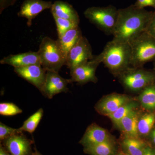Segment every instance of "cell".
<instances>
[{
	"label": "cell",
	"instance_id": "1",
	"mask_svg": "<svg viewBox=\"0 0 155 155\" xmlns=\"http://www.w3.org/2000/svg\"><path fill=\"white\" fill-rule=\"evenodd\" d=\"M153 14V12L140 8L134 5L118 9L113 40L129 43L136 37L145 31Z\"/></svg>",
	"mask_w": 155,
	"mask_h": 155
},
{
	"label": "cell",
	"instance_id": "2",
	"mask_svg": "<svg viewBox=\"0 0 155 155\" xmlns=\"http://www.w3.org/2000/svg\"><path fill=\"white\" fill-rule=\"evenodd\" d=\"M96 56L113 74L119 76L130 67L131 48L129 43L112 40L107 43L102 52Z\"/></svg>",
	"mask_w": 155,
	"mask_h": 155
},
{
	"label": "cell",
	"instance_id": "3",
	"mask_svg": "<svg viewBox=\"0 0 155 155\" xmlns=\"http://www.w3.org/2000/svg\"><path fill=\"white\" fill-rule=\"evenodd\" d=\"M41 65L47 71L59 72L66 65V58L58 45L57 40L48 37L42 39L38 51Z\"/></svg>",
	"mask_w": 155,
	"mask_h": 155
},
{
	"label": "cell",
	"instance_id": "4",
	"mask_svg": "<svg viewBox=\"0 0 155 155\" xmlns=\"http://www.w3.org/2000/svg\"><path fill=\"white\" fill-rule=\"evenodd\" d=\"M131 48L130 66L142 67L155 60V38L144 31L129 43Z\"/></svg>",
	"mask_w": 155,
	"mask_h": 155
},
{
	"label": "cell",
	"instance_id": "5",
	"mask_svg": "<svg viewBox=\"0 0 155 155\" xmlns=\"http://www.w3.org/2000/svg\"><path fill=\"white\" fill-rule=\"evenodd\" d=\"M84 16L91 23L107 35H113L118 18V9L113 5L92 7L87 9Z\"/></svg>",
	"mask_w": 155,
	"mask_h": 155
},
{
	"label": "cell",
	"instance_id": "6",
	"mask_svg": "<svg viewBox=\"0 0 155 155\" xmlns=\"http://www.w3.org/2000/svg\"><path fill=\"white\" fill-rule=\"evenodd\" d=\"M119 76L123 86L134 91L143 89L155 82L154 73L142 67H129Z\"/></svg>",
	"mask_w": 155,
	"mask_h": 155
},
{
	"label": "cell",
	"instance_id": "7",
	"mask_svg": "<svg viewBox=\"0 0 155 155\" xmlns=\"http://www.w3.org/2000/svg\"><path fill=\"white\" fill-rule=\"evenodd\" d=\"M94 55L89 42L86 37L82 36L67 55L66 65L70 71L90 61Z\"/></svg>",
	"mask_w": 155,
	"mask_h": 155
},
{
	"label": "cell",
	"instance_id": "8",
	"mask_svg": "<svg viewBox=\"0 0 155 155\" xmlns=\"http://www.w3.org/2000/svg\"><path fill=\"white\" fill-rule=\"evenodd\" d=\"M101 63L96 55H94L93 58L90 61L78 66L70 71V82H77L80 84H85L89 82L95 83L97 81L96 71Z\"/></svg>",
	"mask_w": 155,
	"mask_h": 155
},
{
	"label": "cell",
	"instance_id": "9",
	"mask_svg": "<svg viewBox=\"0 0 155 155\" xmlns=\"http://www.w3.org/2000/svg\"><path fill=\"white\" fill-rule=\"evenodd\" d=\"M69 83H71L69 79L63 78L58 72L48 71L44 85L41 92L44 96L51 99L58 94L67 92Z\"/></svg>",
	"mask_w": 155,
	"mask_h": 155
},
{
	"label": "cell",
	"instance_id": "10",
	"mask_svg": "<svg viewBox=\"0 0 155 155\" xmlns=\"http://www.w3.org/2000/svg\"><path fill=\"white\" fill-rule=\"evenodd\" d=\"M14 72L27 81L41 92L44 85L47 71L41 65L34 64L27 67L14 68Z\"/></svg>",
	"mask_w": 155,
	"mask_h": 155
},
{
	"label": "cell",
	"instance_id": "11",
	"mask_svg": "<svg viewBox=\"0 0 155 155\" xmlns=\"http://www.w3.org/2000/svg\"><path fill=\"white\" fill-rule=\"evenodd\" d=\"M53 3L43 0H24L17 15L27 19V25L30 26L32 21L43 11L51 9Z\"/></svg>",
	"mask_w": 155,
	"mask_h": 155
},
{
	"label": "cell",
	"instance_id": "12",
	"mask_svg": "<svg viewBox=\"0 0 155 155\" xmlns=\"http://www.w3.org/2000/svg\"><path fill=\"white\" fill-rule=\"evenodd\" d=\"M33 141L22 134H15L4 141V147L11 155H31Z\"/></svg>",
	"mask_w": 155,
	"mask_h": 155
},
{
	"label": "cell",
	"instance_id": "13",
	"mask_svg": "<svg viewBox=\"0 0 155 155\" xmlns=\"http://www.w3.org/2000/svg\"><path fill=\"white\" fill-rule=\"evenodd\" d=\"M130 101V98L126 95L112 94L100 100L95 108L100 114L107 116Z\"/></svg>",
	"mask_w": 155,
	"mask_h": 155
},
{
	"label": "cell",
	"instance_id": "14",
	"mask_svg": "<svg viewBox=\"0 0 155 155\" xmlns=\"http://www.w3.org/2000/svg\"><path fill=\"white\" fill-rule=\"evenodd\" d=\"M2 64H8L14 68L27 67L34 64L41 65L38 52L30 51L16 54H10L0 61Z\"/></svg>",
	"mask_w": 155,
	"mask_h": 155
},
{
	"label": "cell",
	"instance_id": "15",
	"mask_svg": "<svg viewBox=\"0 0 155 155\" xmlns=\"http://www.w3.org/2000/svg\"><path fill=\"white\" fill-rule=\"evenodd\" d=\"M109 140H111V139L108 131L94 123L87 127L79 143L84 147Z\"/></svg>",
	"mask_w": 155,
	"mask_h": 155
},
{
	"label": "cell",
	"instance_id": "16",
	"mask_svg": "<svg viewBox=\"0 0 155 155\" xmlns=\"http://www.w3.org/2000/svg\"><path fill=\"white\" fill-rule=\"evenodd\" d=\"M53 16L80 22L77 11L69 3L61 1H56L52 4L51 9Z\"/></svg>",
	"mask_w": 155,
	"mask_h": 155
},
{
	"label": "cell",
	"instance_id": "17",
	"mask_svg": "<svg viewBox=\"0 0 155 155\" xmlns=\"http://www.w3.org/2000/svg\"><path fill=\"white\" fill-rule=\"evenodd\" d=\"M82 36L81 29L78 26L70 29L61 37L58 38L57 42L66 59L70 50Z\"/></svg>",
	"mask_w": 155,
	"mask_h": 155
},
{
	"label": "cell",
	"instance_id": "18",
	"mask_svg": "<svg viewBox=\"0 0 155 155\" xmlns=\"http://www.w3.org/2000/svg\"><path fill=\"white\" fill-rule=\"evenodd\" d=\"M138 119L137 113L134 110L122 119L117 126L125 134L126 136L138 138Z\"/></svg>",
	"mask_w": 155,
	"mask_h": 155
},
{
	"label": "cell",
	"instance_id": "19",
	"mask_svg": "<svg viewBox=\"0 0 155 155\" xmlns=\"http://www.w3.org/2000/svg\"><path fill=\"white\" fill-rule=\"evenodd\" d=\"M84 151L90 155H115L116 148L111 140L84 147Z\"/></svg>",
	"mask_w": 155,
	"mask_h": 155
},
{
	"label": "cell",
	"instance_id": "20",
	"mask_svg": "<svg viewBox=\"0 0 155 155\" xmlns=\"http://www.w3.org/2000/svg\"><path fill=\"white\" fill-rule=\"evenodd\" d=\"M122 146L128 155H143L147 147L139 138L127 136L122 141Z\"/></svg>",
	"mask_w": 155,
	"mask_h": 155
},
{
	"label": "cell",
	"instance_id": "21",
	"mask_svg": "<svg viewBox=\"0 0 155 155\" xmlns=\"http://www.w3.org/2000/svg\"><path fill=\"white\" fill-rule=\"evenodd\" d=\"M142 106L147 110L155 109V84H153L143 89L139 96Z\"/></svg>",
	"mask_w": 155,
	"mask_h": 155
},
{
	"label": "cell",
	"instance_id": "22",
	"mask_svg": "<svg viewBox=\"0 0 155 155\" xmlns=\"http://www.w3.org/2000/svg\"><path fill=\"white\" fill-rule=\"evenodd\" d=\"M43 115V110L40 108L23 122L22 126L19 127L20 130L22 132L26 131L29 133H33L39 124Z\"/></svg>",
	"mask_w": 155,
	"mask_h": 155
},
{
	"label": "cell",
	"instance_id": "23",
	"mask_svg": "<svg viewBox=\"0 0 155 155\" xmlns=\"http://www.w3.org/2000/svg\"><path fill=\"white\" fill-rule=\"evenodd\" d=\"M155 122V114L149 113L138 119L137 128L139 135L146 136L150 132Z\"/></svg>",
	"mask_w": 155,
	"mask_h": 155
},
{
	"label": "cell",
	"instance_id": "24",
	"mask_svg": "<svg viewBox=\"0 0 155 155\" xmlns=\"http://www.w3.org/2000/svg\"><path fill=\"white\" fill-rule=\"evenodd\" d=\"M136 107V104L134 102L130 101L129 102L121 106L114 113L108 115L107 117L116 125H118L122 119L134 110Z\"/></svg>",
	"mask_w": 155,
	"mask_h": 155
},
{
	"label": "cell",
	"instance_id": "25",
	"mask_svg": "<svg viewBox=\"0 0 155 155\" xmlns=\"http://www.w3.org/2000/svg\"><path fill=\"white\" fill-rule=\"evenodd\" d=\"M58 31V38L61 37L68 31L79 26V22L59 18L55 16H53Z\"/></svg>",
	"mask_w": 155,
	"mask_h": 155
},
{
	"label": "cell",
	"instance_id": "26",
	"mask_svg": "<svg viewBox=\"0 0 155 155\" xmlns=\"http://www.w3.org/2000/svg\"><path fill=\"white\" fill-rule=\"evenodd\" d=\"M22 110L18 106L12 103L0 104V114L5 116H13L21 114Z\"/></svg>",
	"mask_w": 155,
	"mask_h": 155
},
{
	"label": "cell",
	"instance_id": "27",
	"mask_svg": "<svg viewBox=\"0 0 155 155\" xmlns=\"http://www.w3.org/2000/svg\"><path fill=\"white\" fill-rule=\"evenodd\" d=\"M20 128H14L7 126L2 122H0V140L4 141L10 137L15 134H22Z\"/></svg>",
	"mask_w": 155,
	"mask_h": 155
},
{
	"label": "cell",
	"instance_id": "28",
	"mask_svg": "<svg viewBox=\"0 0 155 155\" xmlns=\"http://www.w3.org/2000/svg\"><path fill=\"white\" fill-rule=\"evenodd\" d=\"M145 31L150 36L155 38V12H154L152 17L150 19Z\"/></svg>",
	"mask_w": 155,
	"mask_h": 155
},
{
	"label": "cell",
	"instance_id": "29",
	"mask_svg": "<svg viewBox=\"0 0 155 155\" xmlns=\"http://www.w3.org/2000/svg\"><path fill=\"white\" fill-rule=\"evenodd\" d=\"M134 5L140 8L151 7L155 9V0H137Z\"/></svg>",
	"mask_w": 155,
	"mask_h": 155
},
{
	"label": "cell",
	"instance_id": "30",
	"mask_svg": "<svg viewBox=\"0 0 155 155\" xmlns=\"http://www.w3.org/2000/svg\"><path fill=\"white\" fill-rule=\"evenodd\" d=\"M143 155H155V154L151 148L147 147Z\"/></svg>",
	"mask_w": 155,
	"mask_h": 155
},
{
	"label": "cell",
	"instance_id": "31",
	"mask_svg": "<svg viewBox=\"0 0 155 155\" xmlns=\"http://www.w3.org/2000/svg\"><path fill=\"white\" fill-rule=\"evenodd\" d=\"M0 155H11L10 153L3 146L2 144L0 146Z\"/></svg>",
	"mask_w": 155,
	"mask_h": 155
},
{
	"label": "cell",
	"instance_id": "32",
	"mask_svg": "<svg viewBox=\"0 0 155 155\" xmlns=\"http://www.w3.org/2000/svg\"><path fill=\"white\" fill-rule=\"evenodd\" d=\"M151 137L153 143L155 144V129L153 130L152 131L151 134Z\"/></svg>",
	"mask_w": 155,
	"mask_h": 155
},
{
	"label": "cell",
	"instance_id": "33",
	"mask_svg": "<svg viewBox=\"0 0 155 155\" xmlns=\"http://www.w3.org/2000/svg\"><path fill=\"white\" fill-rule=\"evenodd\" d=\"M31 155H42L39 152H38V151L36 150V149H35V152L34 153H32Z\"/></svg>",
	"mask_w": 155,
	"mask_h": 155
},
{
	"label": "cell",
	"instance_id": "34",
	"mask_svg": "<svg viewBox=\"0 0 155 155\" xmlns=\"http://www.w3.org/2000/svg\"><path fill=\"white\" fill-rule=\"evenodd\" d=\"M118 155H127L126 154H125L124 153H119Z\"/></svg>",
	"mask_w": 155,
	"mask_h": 155
}]
</instances>
